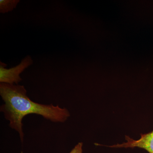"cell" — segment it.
<instances>
[{
	"instance_id": "5b68a950",
	"label": "cell",
	"mask_w": 153,
	"mask_h": 153,
	"mask_svg": "<svg viewBox=\"0 0 153 153\" xmlns=\"http://www.w3.org/2000/svg\"><path fill=\"white\" fill-rule=\"evenodd\" d=\"M82 143H79L69 153H82Z\"/></svg>"
},
{
	"instance_id": "3957f363",
	"label": "cell",
	"mask_w": 153,
	"mask_h": 153,
	"mask_svg": "<svg viewBox=\"0 0 153 153\" xmlns=\"http://www.w3.org/2000/svg\"><path fill=\"white\" fill-rule=\"evenodd\" d=\"M126 142L112 146H106L111 148H139L143 149L149 153H153V131L145 134H141L140 138L135 140L128 136H125Z\"/></svg>"
},
{
	"instance_id": "6da1fadb",
	"label": "cell",
	"mask_w": 153,
	"mask_h": 153,
	"mask_svg": "<svg viewBox=\"0 0 153 153\" xmlns=\"http://www.w3.org/2000/svg\"><path fill=\"white\" fill-rule=\"evenodd\" d=\"M0 95L4 102L1 105L0 111L10 122V127L19 133L22 142L24 137L22 120L26 116L38 114L55 123L65 122L70 116L65 108L40 104L31 100L24 85L1 83Z\"/></svg>"
},
{
	"instance_id": "277c9868",
	"label": "cell",
	"mask_w": 153,
	"mask_h": 153,
	"mask_svg": "<svg viewBox=\"0 0 153 153\" xmlns=\"http://www.w3.org/2000/svg\"><path fill=\"white\" fill-rule=\"evenodd\" d=\"M19 0H0V13L4 14L16 8Z\"/></svg>"
},
{
	"instance_id": "7a4b0ae2",
	"label": "cell",
	"mask_w": 153,
	"mask_h": 153,
	"mask_svg": "<svg viewBox=\"0 0 153 153\" xmlns=\"http://www.w3.org/2000/svg\"><path fill=\"white\" fill-rule=\"evenodd\" d=\"M33 60L29 55L26 56L19 65L10 68H6V65L1 62L0 63V82L9 84H16L22 81L20 76L26 68L32 65Z\"/></svg>"
}]
</instances>
